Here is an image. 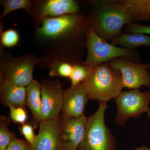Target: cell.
<instances>
[{"label": "cell", "instance_id": "obj_21", "mask_svg": "<svg viewBox=\"0 0 150 150\" xmlns=\"http://www.w3.org/2000/svg\"><path fill=\"white\" fill-rule=\"evenodd\" d=\"M49 69L50 76L70 79L73 72V64L65 61H56L52 63Z\"/></svg>", "mask_w": 150, "mask_h": 150}, {"label": "cell", "instance_id": "obj_14", "mask_svg": "<svg viewBox=\"0 0 150 150\" xmlns=\"http://www.w3.org/2000/svg\"><path fill=\"white\" fill-rule=\"evenodd\" d=\"M0 100L5 106L24 108L27 105L26 87L16 85L0 77Z\"/></svg>", "mask_w": 150, "mask_h": 150}, {"label": "cell", "instance_id": "obj_8", "mask_svg": "<svg viewBox=\"0 0 150 150\" xmlns=\"http://www.w3.org/2000/svg\"><path fill=\"white\" fill-rule=\"evenodd\" d=\"M80 9L79 2L75 0H33L28 14L36 28L46 18L79 13Z\"/></svg>", "mask_w": 150, "mask_h": 150}, {"label": "cell", "instance_id": "obj_11", "mask_svg": "<svg viewBox=\"0 0 150 150\" xmlns=\"http://www.w3.org/2000/svg\"><path fill=\"white\" fill-rule=\"evenodd\" d=\"M39 125L31 150H63L61 115L56 120L41 121Z\"/></svg>", "mask_w": 150, "mask_h": 150}, {"label": "cell", "instance_id": "obj_18", "mask_svg": "<svg viewBox=\"0 0 150 150\" xmlns=\"http://www.w3.org/2000/svg\"><path fill=\"white\" fill-rule=\"evenodd\" d=\"M4 23L0 22V54L5 52V48L15 47L18 44L20 35L16 30L10 28L4 31Z\"/></svg>", "mask_w": 150, "mask_h": 150}, {"label": "cell", "instance_id": "obj_17", "mask_svg": "<svg viewBox=\"0 0 150 150\" xmlns=\"http://www.w3.org/2000/svg\"><path fill=\"white\" fill-rule=\"evenodd\" d=\"M115 46H121L128 49H136L142 46H150V36L144 34H126L115 38L111 41Z\"/></svg>", "mask_w": 150, "mask_h": 150}, {"label": "cell", "instance_id": "obj_27", "mask_svg": "<svg viewBox=\"0 0 150 150\" xmlns=\"http://www.w3.org/2000/svg\"><path fill=\"white\" fill-rule=\"evenodd\" d=\"M133 150H150V147L145 145H143L141 146L138 147Z\"/></svg>", "mask_w": 150, "mask_h": 150}, {"label": "cell", "instance_id": "obj_2", "mask_svg": "<svg viewBox=\"0 0 150 150\" xmlns=\"http://www.w3.org/2000/svg\"><path fill=\"white\" fill-rule=\"evenodd\" d=\"M93 8L89 12V22L97 35L111 42L123 33L122 29L132 22L131 13L118 1H91Z\"/></svg>", "mask_w": 150, "mask_h": 150}, {"label": "cell", "instance_id": "obj_20", "mask_svg": "<svg viewBox=\"0 0 150 150\" xmlns=\"http://www.w3.org/2000/svg\"><path fill=\"white\" fill-rule=\"evenodd\" d=\"M33 0H1L0 4L4 8L3 12L0 17V20L8 14L18 9H24L28 13Z\"/></svg>", "mask_w": 150, "mask_h": 150}, {"label": "cell", "instance_id": "obj_9", "mask_svg": "<svg viewBox=\"0 0 150 150\" xmlns=\"http://www.w3.org/2000/svg\"><path fill=\"white\" fill-rule=\"evenodd\" d=\"M109 63L111 67L121 72L123 88L133 90L142 86L150 87L149 63H137L126 57H118L112 59Z\"/></svg>", "mask_w": 150, "mask_h": 150}, {"label": "cell", "instance_id": "obj_16", "mask_svg": "<svg viewBox=\"0 0 150 150\" xmlns=\"http://www.w3.org/2000/svg\"><path fill=\"white\" fill-rule=\"evenodd\" d=\"M132 14L134 21L150 20V0H119Z\"/></svg>", "mask_w": 150, "mask_h": 150}, {"label": "cell", "instance_id": "obj_25", "mask_svg": "<svg viewBox=\"0 0 150 150\" xmlns=\"http://www.w3.org/2000/svg\"><path fill=\"white\" fill-rule=\"evenodd\" d=\"M21 133L24 136L26 141L32 146L36 139V135L34 132V128L31 124L29 123H24L22 124L20 128Z\"/></svg>", "mask_w": 150, "mask_h": 150}, {"label": "cell", "instance_id": "obj_13", "mask_svg": "<svg viewBox=\"0 0 150 150\" xmlns=\"http://www.w3.org/2000/svg\"><path fill=\"white\" fill-rule=\"evenodd\" d=\"M89 99L88 92L83 83L76 86H71L64 93L62 115L67 117L83 116Z\"/></svg>", "mask_w": 150, "mask_h": 150}, {"label": "cell", "instance_id": "obj_15", "mask_svg": "<svg viewBox=\"0 0 150 150\" xmlns=\"http://www.w3.org/2000/svg\"><path fill=\"white\" fill-rule=\"evenodd\" d=\"M27 105L32 112L35 123L42 121L41 113V83L33 80L26 87Z\"/></svg>", "mask_w": 150, "mask_h": 150}, {"label": "cell", "instance_id": "obj_1", "mask_svg": "<svg viewBox=\"0 0 150 150\" xmlns=\"http://www.w3.org/2000/svg\"><path fill=\"white\" fill-rule=\"evenodd\" d=\"M89 25L88 15L81 13L44 19L31 38L42 52L37 65L48 69L56 61L72 64L84 62Z\"/></svg>", "mask_w": 150, "mask_h": 150}, {"label": "cell", "instance_id": "obj_6", "mask_svg": "<svg viewBox=\"0 0 150 150\" xmlns=\"http://www.w3.org/2000/svg\"><path fill=\"white\" fill-rule=\"evenodd\" d=\"M39 59L33 53L13 57L9 53L0 54V77L14 84L26 86L33 80V71Z\"/></svg>", "mask_w": 150, "mask_h": 150}, {"label": "cell", "instance_id": "obj_4", "mask_svg": "<svg viewBox=\"0 0 150 150\" xmlns=\"http://www.w3.org/2000/svg\"><path fill=\"white\" fill-rule=\"evenodd\" d=\"M107 103L99 101L97 110L88 118L83 139L77 150H117L116 138L105 122Z\"/></svg>", "mask_w": 150, "mask_h": 150}, {"label": "cell", "instance_id": "obj_22", "mask_svg": "<svg viewBox=\"0 0 150 150\" xmlns=\"http://www.w3.org/2000/svg\"><path fill=\"white\" fill-rule=\"evenodd\" d=\"M10 120L4 115L0 116V150H6L14 138V134L9 131Z\"/></svg>", "mask_w": 150, "mask_h": 150}, {"label": "cell", "instance_id": "obj_29", "mask_svg": "<svg viewBox=\"0 0 150 150\" xmlns=\"http://www.w3.org/2000/svg\"><path fill=\"white\" fill-rule=\"evenodd\" d=\"M123 150H126V149H123Z\"/></svg>", "mask_w": 150, "mask_h": 150}, {"label": "cell", "instance_id": "obj_23", "mask_svg": "<svg viewBox=\"0 0 150 150\" xmlns=\"http://www.w3.org/2000/svg\"><path fill=\"white\" fill-rule=\"evenodd\" d=\"M10 115L11 119L14 123L23 124L27 121L28 115L24 108L22 107L15 108L10 105Z\"/></svg>", "mask_w": 150, "mask_h": 150}, {"label": "cell", "instance_id": "obj_5", "mask_svg": "<svg viewBox=\"0 0 150 150\" xmlns=\"http://www.w3.org/2000/svg\"><path fill=\"white\" fill-rule=\"evenodd\" d=\"M86 43L87 55L84 63L88 66L96 67L118 57L129 58L137 63L141 60L139 53L136 49L121 48L109 43L97 35L90 25Z\"/></svg>", "mask_w": 150, "mask_h": 150}, {"label": "cell", "instance_id": "obj_3", "mask_svg": "<svg viewBox=\"0 0 150 150\" xmlns=\"http://www.w3.org/2000/svg\"><path fill=\"white\" fill-rule=\"evenodd\" d=\"M83 83L89 99L99 101L108 102L115 98L123 88L121 72L111 67L109 62L96 66Z\"/></svg>", "mask_w": 150, "mask_h": 150}, {"label": "cell", "instance_id": "obj_12", "mask_svg": "<svg viewBox=\"0 0 150 150\" xmlns=\"http://www.w3.org/2000/svg\"><path fill=\"white\" fill-rule=\"evenodd\" d=\"M88 118L85 115L79 117L61 115L63 150H77L83 139Z\"/></svg>", "mask_w": 150, "mask_h": 150}, {"label": "cell", "instance_id": "obj_24", "mask_svg": "<svg viewBox=\"0 0 150 150\" xmlns=\"http://www.w3.org/2000/svg\"><path fill=\"white\" fill-rule=\"evenodd\" d=\"M126 34H144L150 35V25H142L132 22L124 27Z\"/></svg>", "mask_w": 150, "mask_h": 150}, {"label": "cell", "instance_id": "obj_28", "mask_svg": "<svg viewBox=\"0 0 150 150\" xmlns=\"http://www.w3.org/2000/svg\"><path fill=\"white\" fill-rule=\"evenodd\" d=\"M148 117H149L150 118V107L149 108V111L147 112Z\"/></svg>", "mask_w": 150, "mask_h": 150}, {"label": "cell", "instance_id": "obj_19", "mask_svg": "<svg viewBox=\"0 0 150 150\" xmlns=\"http://www.w3.org/2000/svg\"><path fill=\"white\" fill-rule=\"evenodd\" d=\"M96 67L88 66L84 62L73 64V72L70 78L71 86L78 85L84 81Z\"/></svg>", "mask_w": 150, "mask_h": 150}, {"label": "cell", "instance_id": "obj_26", "mask_svg": "<svg viewBox=\"0 0 150 150\" xmlns=\"http://www.w3.org/2000/svg\"><path fill=\"white\" fill-rule=\"evenodd\" d=\"M6 150H31V146L26 141L14 138Z\"/></svg>", "mask_w": 150, "mask_h": 150}, {"label": "cell", "instance_id": "obj_7", "mask_svg": "<svg viewBox=\"0 0 150 150\" xmlns=\"http://www.w3.org/2000/svg\"><path fill=\"white\" fill-rule=\"evenodd\" d=\"M115 99L117 108L115 123L123 127L130 118H137L148 112L150 107V91L142 92L137 89L122 92Z\"/></svg>", "mask_w": 150, "mask_h": 150}, {"label": "cell", "instance_id": "obj_10", "mask_svg": "<svg viewBox=\"0 0 150 150\" xmlns=\"http://www.w3.org/2000/svg\"><path fill=\"white\" fill-rule=\"evenodd\" d=\"M65 90L60 81L43 79L41 83L42 121L56 120L60 116Z\"/></svg>", "mask_w": 150, "mask_h": 150}]
</instances>
